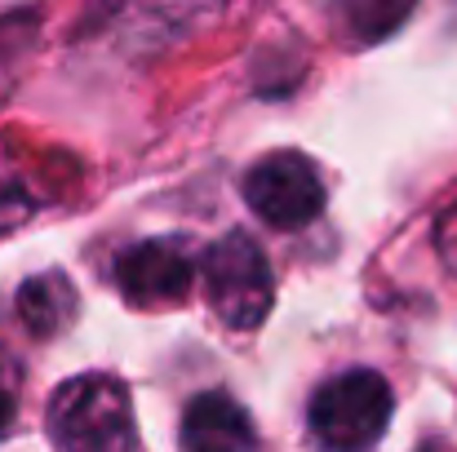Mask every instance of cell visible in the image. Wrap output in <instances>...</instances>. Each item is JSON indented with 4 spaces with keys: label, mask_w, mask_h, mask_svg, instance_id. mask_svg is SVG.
<instances>
[{
    "label": "cell",
    "mask_w": 457,
    "mask_h": 452,
    "mask_svg": "<svg viewBox=\"0 0 457 452\" xmlns=\"http://www.w3.org/2000/svg\"><path fill=\"white\" fill-rule=\"evenodd\" d=\"M49 440L58 452H134V399L107 373L71 377L49 399Z\"/></svg>",
    "instance_id": "1"
},
{
    "label": "cell",
    "mask_w": 457,
    "mask_h": 452,
    "mask_svg": "<svg viewBox=\"0 0 457 452\" xmlns=\"http://www.w3.org/2000/svg\"><path fill=\"white\" fill-rule=\"evenodd\" d=\"M195 258L182 235H155L116 258V284L129 306H173L191 293Z\"/></svg>",
    "instance_id": "5"
},
{
    "label": "cell",
    "mask_w": 457,
    "mask_h": 452,
    "mask_svg": "<svg viewBox=\"0 0 457 452\" xmlns=\"http://www.w3.org/2000/svg\"><path fill=\"white\" fill-rule=\"evenodd\" d=\"M18 390H22V368L13 364V355L0 346V435L18 413Z\"/></svg>",
    "instance_id": "9"
},
{
    "label": "cell",
    "mask_w": 457,
    "mask_h": 452,
    "mask_svg": "<svg viewBox=\"0 0 457 452\" xmlns=\"http://www.w3.org/2000/svg\"><path fill=\"white\" fill-rule=\"evenodd\" d=\"M204 293L213 315L227 324V328H258L276 301V280H271V262L267 253L245 235V231H231L222 235L204 262Z\"/></svg>",
    "instance_id": "3"
},
{
    "label": "cell",
    "mask_w": 457,
    "mask_h": 452,
    "mask_svg": "<svg viewBox=\"0 0 457 452\" xmlns=\"http://www.w3.org/2000/svg\"><path fill=\"white\" fill-rule=\"evenodd\" d=\"M18 315H22L27 333H36V337L62 333V328L71 324V315H76V293H71L67 275L49 271V275L27 280V284L18 289Z\"/></svg>",
    "instance_id": "7"
},
{
    "label": "cell",
    "mask_w": 457,
    "mask_h": 452,
    "mask_svg": "<svg viewBox=\"0 0 457 452\" xmlns=\"http://www.w3.org/2000/svg\"><path fill=\"white\" fill-rule=\"evenodd\" d=\"M436 249H440V258H445V267L457 275V204L440 218V226H436Z\"/></svg>",
    "instance_id": "10"
},
{
    "label": "cell",
    "mask_w": 457,
    "mask_h": 452,
    "mask_svg": "<svg viewBox=\"0 0 457 452\" xmlns=\"http://www.w3.org/2000/svg\"><path fill=\"white\" fill-rule=\"evenodd\" d=\"M40 200H45V191L18 164V155L0 143V235L13 231V226H22L40 209Z\"/></svg>",
    "instance_id": "8"
},
{
    "label": "cell",
    "mask_w": 457,
    "mask_h": 452,
    "mask_svg": "<svg viewBox=\"0 0 457 452\" xmlns=\"http://www.w3.org/2000/svg\"><path fill=\"white\" fill-rule=\"evenodd\" d=\"M182 452H258L253 417L227 390H200L182 413Z\"/></svg>",
    "instance_id": "6"
},
{
    "label": "cell",
    "mask_w": 457,
    "mask_h": 452,
    "mask_svg": "<svg viewBox=\"0 0 457 452\" xmlns=\"http://www.w3.org/2000/svg\"><path fill=\"white\" fill-rule=\"evenodd\" d=\"M245 200L271 226H306L324 209V182L303 151H271L245 173Z\"/></svg>",
    "instance_id": "4"
},
{
    "label": "cell",
    "mask_w": 457,
    "mask_h": 452,
    "mask_svg": "<svg viewBox=\"0 0 457 452\" xmlns=\"http://www.w3.org/2000/svg\"><path fill=\"white\" fill-rule=\"evenodd\" d=\"M391 408H395V399H391L386 377L373 368H351L315 390L306 422H311V435L320 448L364 452L386 435Z\"/></svg>",
    "instance_id": "2"
}]
</instances>
